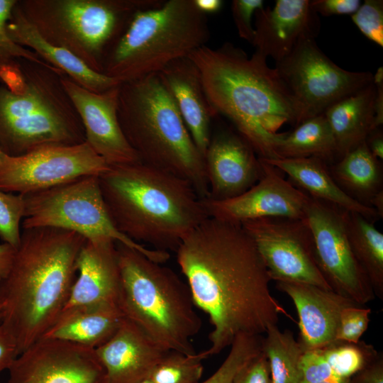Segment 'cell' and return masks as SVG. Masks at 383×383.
Returning a JSON list of instances; mask_svg holds the SVG:
<instances>
[{"mask_svg":"<svg viewBox=\"0 0 383 383\" xmlns=\"http://www.w3.org/2000/svg\"><path fill=\"white\" fill-rule=\"evenodd\" d=\"M175 252L194 304L213 327L208 357L240 334L261 335L280 315L293 320L272 296L265 265L241 224L209 217Z\"/></svg>","mask_w":383,"mask_h":383,"instance_id":"obj_1","label":"cell"},{"mask_svg":"<svg viewBox=\"0 0 383 383\" xmlns=\"http://www.w3.org/2000/svg\"><path fill=\"white\" fill-rule=\"evenodd\" d=\"M198 67L207 98L263 160L278 159L276 148L285 124L301 123L300 111L267 57L255 51L250 57L225 43L218 48L202 46L189 56Z\"/></svg>","mask_w":383,"mask_h":383,"instance_id":"obj_2","label":"cell"},{"mask_svg":"<svg viewBox=\"0 0 383 383\" xmlns=\"http://www.w3.org/2000/svg\"><path fill=\"white\" fill-rule=\"evenodd\" d=\"M85 241L74 231L23 228L11 269L0 282L1 323L14 338L18 354L57 320L75 280Z\"/></svg>","mask_w":383,"mask_h":383,"instance_id":"obj_3","label":"cell"},{"mask_svg":"<svg viewBox=\"0 0 383 383\" xmlns=\"http://www.w3.org/2000/svg\"><path fill=\"white\" fill-rule=\"evenodd\" d=\"M99 182L115 227L155 250L176 251L209 218L189 182L141 162L109 166Z\"/></svg>","mask_w":383,"mask_h":383,"instance_id":"obj_4","label":"cell"},{"mask_svg":"<svg viewBox=\"0 0 383 383\" xmlns=\"http://www.w3.org/2000/svg\"><path fill=\"white\" fill-rule=\"evenodd\" d=\"M118 116L141 162L187 181L201 199L209 196L204 157L157 74L120 85Z\"/></svg>","mask_w":383,"mask_h":383,"instance_id":"obj_5","label":"cell"},{"mask_svg":"<svg viewBox=\"0 0 383 383\" xmlns=\"http://www.w3.org/2000/svg\"><path fill=\"white\" fill-rule=\"evenodd\" d=\"M121 274L118 306L124 317L167 351L196 353L191 340L202 321L189 288L177 273L116 242Z\"/></svg>","mask_w":383,"mask_h":383,"instance_id":"obj_6","label":"cell"},{"mask_svg":"<svg viewBox=\"0 0 383 383\" xmlns=\"http://www.w3.org/2000/svg\"><path fill=\"white\" fill-rule=\"evenodd\" d=\"M209 38L206 15L194 0H163L133 15L106 55L103 74L121 84L157 74Z\"/></svg>","mask_w":383,"mask_h":383,"instance_id":"obj_7","label":"cell"},{"mask_svg":"<svg viewBox=\"0 0 383 383\" xmlns=\"http://www.w3.org/2000/svg\"><path fill=\"white\" fill-rule=\"evenodd\" d=\"M26 79L23 93L0 82V149L16 157L48 145L85 141L82 121L53 70L20 60ZM63 77V76H62Z\"/></svg>","mask_w":383,"mask_h":383,"instance_id":"obj_8","label":"cell"},{"mask_svg":"<svg viewBox=\"0 0 383 383\" xmlns=\"http://www.w3.org/2000/svg\"><path fill=\"white\" fill-rule=\"evenodd\" d=\"M163 0H20L28 22L48 43L103 74L106 55L138 11Z\"/></svg>","mask_w":383,"mask_h":383,"instance_id":"obj_9","label":"cell"},{"mask_svg":"<svg viewBox=\"0 0 383 383\" xmlns=\"http://www.w3.org/2000/svg\"><path fill=\"white\" fill-rule=\"evenodd\" d=\"M23 196L22 228H55L76 232L86 240L109 238L157 262L164 263L170 258L168 252L146 248L115 227L103 200L99 176L82 177Z\"/></svg>","mask_w":383,"mask_h":383,"instance_id":"obj_10","label":"cell"},{"mask_svg":"<svg viewBox=\"0 0 383 383\" xmlns=\"http://www.w3.org/2000/svg\"><path fill=\"white\" fill-rule=\"evenodd\" d=\"M274 68L298 105L301 123L373 82L370 72H351L338 66L314 38L301 40Z\"/></svg>","mask_w":383,"mask_h":383,"instance_id":"obj_11","label":"cell"},{"mask_svg":"<svg viewBox=\"0 0 383 383\" xmlns=\"http://www.w3.org/2000/svg\"><path fill=\"white\" fill-rule=\"evenodd\" d=\"M240 224L253 239L271 280L333 291L318 265L306 218L267 217Z\"/></svg>","mask_w":383,"mask_h":383,"instance_id":"obj_12","label":"cell"},{"mask_svg":"<svg viewBox=\"0 0 383 383\" xmlns=\"http://www.w3.org/2000/svg\"><path fill=\"white\" fill-rule=\"evenodd\" d=\"M107 163L86 142L48 145L24 155L0 156V189L26 194L85 176H99Z\"/></svg>","mask_w":383,"mask_h":383,"instance_id":"obj_13","label":"cell"},{"mask_svg":"<svg viewBox=\"0 0 383 383\" xmlns=\"http://www.w3.org/2000/svg\"><path fill=\"white\" fill-rule=\"evenodd\" d=\"M306 218L318 265L333 291L360 306L373 300L372 287L348 240L345 210L310 196Z\"/></svg>","mask_w":383,"mask_h":383,"instance_id":"obj_14","label":"cell"},{"mask_svg":"<svg viewBox=\"0 0 383 383\" xmlns=\"http://www.w3.org/2000/svg\"><path fill=\"white\" fill-rule=\"evenodd\" d=\"M8 370V383H107L95 349L54 338L34 342Z\"/></svg>","mask_w":383,"mask_h":383,"instance_id":"obj_15","label":"cell"},{"mask_svg":"<svg viewBox=\"0 0 383 383\" xmlns=\"http://www.w3.org/2000/svg\"><path fill=\"white\" fill-rule=\"evenodd\" d=\"M260 160L263 174L244 193L226 200L201 199L208 217L240 224L267 217L306 218L310 196L284 179L278 168Z\"/></svg>","mask_w":383,"mask_h":383,"instance_id":"obj_16","label":"cell"},{"mask_svg":"<svg viewBox=\"0 0 383 383\" xmlns=\"http://www.w3.org/2000/svg\"><path fill=\"white\" fill-rule=\"evenodd\" d=\"M60 82L82 121L85 141L96 153L109 166L140 162L119 123L121 84L96 93L82 87L67 76L60 77Z\"/></svg>","mask_w":383,"mask_h":383,"instance_id":"obj_17","label":"cell"},{"mask_svg":"<svg viewBox=\"0 0 383 383\" xmlns=\"http://www.w3.org/2000/svg\"><path fill=\"white\" fill-rule=\"evenodd\" d=\"M209 183L208 199L234 198L256 184L263 174L262 163L238 132L223 129L211 135L204 155Z\"/></svg>","mask_w":383,"mask_h":383,"instance_id":"obj_18","label":"cell"},{"mask_svg":"<svg viewBox=\"0 0 383 383\" xmlns=\"http://www.w3.org/2000/svg\"><path fill=\"white\" fill-rule=\"evenodd\" d=\"M77 273L57 320L86 308L118 305L121 274L115 240H86L77 257Z\"/></svg>","mask_w":383,"mask_h":383,"instance_id":"obj_19","label":"cell"},{"mask_svg":"<svg viewBox=\"0 0 383 383\" xmlns=\"http://www.w3.org/2000/svg\"><path fill=\"white\" fill-rule=\"evenodd\" d=\"M254 15L251 44L275 62L288 56L301 40L315 39L320 30L319 16L309 0H277L274 6L259 9Z\"/></svg>","mask_w":383,"mask_h":383,"instance_id":"obj_20","label":"cell"},{"mask_svg":"<svg viewBox=\"0 0 383 383\" xmlns=\"http://www.w3.org/2000/svg\"><path fill=\"white\" fill-rule=\"evenodd\" d=\"M276 287L294 304L299 318L298 341L304 351L323 348L335 341L341 311L357 304L334 291L311 284L276 282Z\"/></svg>","mask_w":383,"mask_h":383,"instance_id":"obj_21","label":"cell"},{"mask_svg":"<svg viewBox=\"0 0 383 383\" xmlns=\"http://www.w3.org/2000/svg\"><path fill=\"white\" fill-rule=\"evenodd\" d=\"M95 350L107 383L140 382L169 352L126 318L115 334Z\"/></svg>","mask_w":383,"mask_h":383,"instance_id":"obj_22","label":"cell"},{"mask_svg":"<svg viewBox=\"0 0 383 383\" xmlns=\"http://www.w3.org/2000/svg\"><path fill=\"white\" fill-rule=\"evenodd\" d=\"M157 74L204 157L211 137V120L218 115L207 98L198 67L186 57L170 63Z\"/></svg>","mask_w":383,"mask_h":383,"instance_id":"obj_23","label":"cell"},{"mask_svg":"<svg viewBox=\"0 0 383 383\" xmlns=\"http://www.w3.org/2000/svg\"><path fill=\"white\" fill-rule=\"evenodd\" d=\"M6 29L14 43L32 50L44 62L91 91L100 93L121 84L113 78L92 70L70 52L45 41L26 19L17 2Z\"/></svg>","mask_w":383,"mask_h":383,"instance_id":"obj_24","label":"cell"},{"mask_svg":"<svg viewBox=\"0 0 383 383\" xmlns=\"http://www.w3.org/2000/svg\"><path fill=\"white\" fill-rule=\"evenodd\" d=\"M262 160L287 174L293 184H296L311 198L359 213L369 221L379 218L374 208L358 201L343 191L331 174L327 163L319 158Z\"/></svg>","mask_w":383,"mask_h":383,"instance_id":"obj_25","label":"cell"},{"mask_svg":"<svg viewBox=\"0 0 383 383\" xmlns=\"http://www.w3.org/2000/svg\"><path fill=\"white\" fill-rule=\"evenodd\" d=\"M375 96L372 82L334 103L323 113L335 142L338 159L365 141L374 130Z\"/></svg>","mask_w":383,"mask_h":383,"instance_id":"obj_26","label":"cell"},{"mask_svg":"<svg viewBox=\"0 0 383 383\" xmlns=\"http://www.w3.org/2000/svg\"><path fill=\"white\" fill-rule=\"evenodd\" d=\"M124 318L117 304L86 308L58 319L43 337L96 349L115 334Z\"/></svg>","mask_w":383,"mask_h":383,"instance_id":"obj_27","label":"cell"},{"mask_svg":"<svg viewBox=\"0 0 383 383\" xmlns=\"http://www.w3.org/2000/svg\"><path fill=\"white\" fill-rule=\"evenodd\" d=\"M329 171L343 191L364 204L382 190L380 160L371 154L365 141L341 157Z\"/></svg>","mask_w":383,"mask_h":383,"instance_id":"obj_28","label":"cell"},{"mask_svg":"<svg viewBox=\"0 0 383 383\" xmlns=\"http://www.w3.org/2000/svg\"><path fill=\"white\" fill-rule=\"evenodd\" d=\"M278 158L317 157L324 162L338 158L335 142L324 113L308 118L285 132L276 148Z\"/></svg>","mask_w":383,"mask_h":383,"instance_id":"obj_29","label":"cell"},{"mask_svg":"<svg viewBox=\"0 0 383 383\" xmlns=\"http://www.w3.org/2000/svg\"><path fill=\"white\" fill-rule=\"evenodd\" d=\"M345 223L353 254L375 296L383 300V234L371 221L355 212L345 211Z\"/></svg>","mask_w":383,"mask_h":383,"instance_id":"obj_30","label":"cell"},{"mask_svg":"<svg viewBox=\"0 0 383 383\" xmlns=\"http://www.w3.org/2000/svg\"><path fill=\"white\" fill-rule=\"evenodd\" d=\"M262 340L272 383H301V360L304 350L292 331H282L277 324L270 325Z\"/></svg>","mask_w":383,"mask_h":383,"instance_id":"obj_31","label":"cell"},{"mask_svg":"<svg viewBox=\"0 0 383 383\" xmlns=\"http://www.w3.org/2000/svg\"><path fill=\"white\" fill-rule=\"evenodd\" d=\"M320 349L333 374L345 379H352L379 355L374 346L360 340L357 343L336 340Z\"/></svg>","mask_w":383,"mask_h":383,"instance_id":"obj_32","label":"cell"},{"mask_svg":"<svg viewBox=\"0 0 383 383\" xmlns=\"http://www.w3.org/2000/svg\"><path fill=\"white\" fill-rule=\"evenodd\" d=\"M207 357L204 350L192 355L169 351L148 377L152 383H199Z\"/></svg>","mask_w":383,"mask_h":383,"instance_id":"obj_33","label":"cell"},{"mask_svg":"<svg viewBox=\"0 0 383 383\" xmlns=\"http://www.w3.org/2000/svg\"><path fill=\"white\" fill-rule=\"evenodd\" d=\"M262 337L240 334L230 346V351L219 367L199 383H233L240 370L262 351Z\"/></svg>","mask_w":383,"mask_h":383,"instance_id":"obj_34","label":"cell"},{"mask_svg":"<svg viewBox=\"0 0 383 383\" xmlns=\"http://www.w3.org/2000/svg\"><path fill=\"white\" fill-rule=\"evenodd\" d=\"M16 2L17 0H0V70L6 65L25 60L48 67L61 77L65 76L60 70L44 62L32 50L18 45L9 37L6 25Z\"/></svg>","mask_w":383,"mask_h":383,"instance_id":"obj_35","label":"cell"},{"mask_svg":"<svg viewBox=\"0 0 383 383\" xmlns=\"http://www.w3.org/2000/svg\"><path fill=\"white\" fill-rule=\"evenodd\" d=\"M25 212L22 194H13L0 189V238L16 249L21 240V222Z\"/></svg>","mask_w":383,"mask_h":383,"instance_id":"obj_36","label":"cell"},{"mask_svg":"<svg viewBox=\"0 0 383 383\" xmlns=\"http://www.w3.org/2000/svg\"><path fill=\"white\" fill-rule=\"evenodd\" d=\"M351 18L366 38L383 47L382 0H365Z\"/></svg>","mask_w":383,"mask_h":383,"instance_id":"obj_37","label":"cell"},{"mask_svg":"<svg viewBox=\"0 0 383 383\" xmlns=\"http://www.w3.org/2000/svg\"><path fill=\"white\" fill-rule=\"evenodd\" d=\"M371 309L354 304L343 309L340 316L335 341L357 343L367 331Z\"/></svg>","mask_w":383,"mask_h":383,"instance_id":"obj_38","label":"cell"},{"mask_svg":"<svg viewBox=\"0 0 383 383\" xmlns=\"http://www.w3.org/2000/svg\"><path fill=\"white\" fill-rule=\"evenodd\" d=\"M264 7L262 0H233L231 4L233 18L239 36L252 43L254 38V27L252 17L255 11Z\"/></svg>","mask_w":383,"mask_h":383,"instance_id":"obj_39","label":"cell"},{"mask_svg":"<svg viewBox=\"0 0 383 383\" xmlns=\"http://www.w3.org/2000/svg\"><path fill=\"white\" fill-rule=\"evenodd\" d=\"M300 369L301 383H318L335 375L321 349L305 350Z\"/></svg>","mask_w":383,"mask_h":383,"instance_id":"obj_40","label":"cell"},{"mask_svg":"<svg viewBox=\"0 0 383 383\" xmlns=\"http://www.w3.org/2000/svg\"><path fill=\"white\" fill-rule=\"evenodd\" d=\"M233 383H272L268 361L262 351L240 370Z\"/></svg>","mask_w":383,"mask_h":383,"instance_id":"obj_41","label":"cell"},{"mask_svg":"<svg viewBox=\"0 0 383 383\" xmlns=\"http://www.w3.org/2000/svg\"><path fill=\"white\" fill-rule=\"evenodd\" d=\"M360 0H312L310 6L315 13L323 16L353 15L360 7Z\"/></svg>","mask_w":383,"mask_h":383,"instance_id":"obj_42","label":"cell"},{"mask_svg":"<svg viewBox=\"0 0 383 383\" xmlns=\"http://www.w3.org/2000/svg\"><path fill=\"white\" fill-rule=\"evenodd\" d=\"M0 82L14 94H20L24 92L26 82L20 60L6 65L0 70Z\"/></svg>","mask_w":383,"mask_h":383,"instance_id":"obj_43","label":"cell"},{"mask_svg":"<svg viewBox=\"0 0 383 383\" xmlns=\"http://www.w3.org/2000/svg\"><path fill=\"white\" fill-rule=\"evenodd\" d=\"M18 355L14 338L4 326L0 323V373L9 370Z\"/></svg>","mask_w":383,"mask_h":383,"instance_id":"obj_44","label":"cell"},{"mask_svg":"<svg viewBox=\"0 0 383 383\" xmlns=\"http://www.w3.org/2000/svg\"><path fill=\"white\" fill-rule=\"evenodd\" d=\"M353 383H383V357L379 353L376 359L352 378Z\"/></svg>","mask_w":383,"mask_h":383,"instance_id":"obj_45","label":"cell"},{"mask_svg":"<svg viewBox=\"0 0 383 383\" xmlns=\"http://www.w3.org/2000/svg\"><path fill=\"white\" fill-rule=\"evenodd\" d=\"M373 82L376 87L374 101V129L381 128L383 123V68L380 67L373 75Z\"/></svg>","mask_w":383,"mask_h":383,"instance_id":"obj_46","label":"cell"},{"mask_svg":"<svg viewBox=\"0 0 383 383\" xmlns=\"http://www.w3.org/2000/svg\"><path fill=\"white\" fill-rule=\"evenodd\" d=\"M16 250L6 243L0 244V282L6 277L11 269Z\"/></svg>","mask_w":383,"mask_h":383,"instance_id":"obj_47","label":"cell"},{"mask_svg":"<svg viewBox=\"0 0 383 383\" xmlns=\"http://www.w3.org/2000/svg\"><path fill=\"white\" fill-rule=\"evenodd\" d=\"M371 154L378 159H383V134L380 128L372 131L365 139Z\"/></svg>","mask_w":383,"mask_h":383,"instance_id":"obj_48","label":"cell"},{"mask_svg":"<svg viewBox=\"0 0 383 383\" xmlns=\"http://www.w3.org/2000/svg\"><path fill=\"white\" fill-rule=\"evenodd\" d=\"M194 2L197 9L205 15L218 12L223 6L221 0H194Z\"/></svg>","mask_w":383,"mask_h":383,"instance_id":"obj_49","label":"cell"},{"mask_svg":"<svg viewBox=\"0 0 383 383\" xmlns=\"http://www.w3.org/2000/svg\"><path fill=\"white\" fill-rule=\"evenodd\" d=\"M370 206L374 208L379 217L383 215V191L381 190L374 194L369 201Z\"/></svg>","mask_w":383,"mask_h":383,"instance_id":"obj_50","label":"cell"},{"mask_svg":"<svg viewBox=\"0 0 383 383\" xmlns=\"http://www.w3.org/2000/svg\"><path fill=\"white\" fill-rule=\"evenodd\" d=\"M318 383H353V382H352V379L340 378L334 375L327 379H325Z\"/></svg>","mask_w":383,"mask_h":383,"instance_id":"obj_51","label":"cell"},{"mask_svg":"<svg viewBox=\"0 0 383 383\" xmlns=\"http://www.w3.org/2000/svg\"><path fill=\"white\" fill-rule=\"evenodd\" d=\"M4 314V305L2 302L0 301V321L1 320Z\"/></svg>","mask_w":383,"mask_h":383,"instance_id":"obj_52","label":"cell"},{"mask_svg":"<svg viewBox=\"0 0 383 383\" xmlns=\"http://www.w3.org/2000/svg\"><path fill=\"white\" fill-rule=\"evenodd\" d=\"M139 383H152V382L150 380L148 377H147L146 379H143Z\"/></svg>","mask_w":383,"mask_h":383,"instance_id":"obj_53","label":"cell"},{"mask_svg":"<svg viewBox=\"0 0 383 383\" xmlns=\"http://www.w3.org/2000/svg\"><path fill=\"white\" fill-rule=\"evenodd\" d=\"M3 154L2 151L0 149V156Z\"/></svg>","mask_w":383,"mask_h":383,"instance_id":"obj_54","label":"cell"}]
</instances>
